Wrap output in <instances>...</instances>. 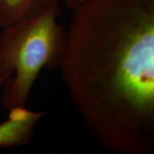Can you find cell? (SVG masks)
Wrapping results in <instances>:
<instances>
[{"instance_id":"6da1fadb","label":"cell","mask_w":154,"mask_h":154,"mask_svg":"<svg viewBox=\"0 0 154 154\" xmlns=\"http://www.w3.org/2000/svg\"><path fill=\"white\" fill-rule=\"evenodd\" d=\"M59 67L83 123L117 154L154 153V0L72 9Z\"/></svg>"},{"instance_id":"5b68a950","label":"cell","mask_w":154,"mask_h":154,"mask_svg":"<svg viewBox=\"0 0 154 154\" xmlns=\"http://www.w3.org/2000/svg\"><path fill=\"white\" fill-rule=\"evenodd\" d=\"M65 4H66V7L72 10L75 7H78L79 5H80L81 4L86 1V0H64Z\"/></svg>"},{"instance_id":"8992f818","label":"cell","mask_w":154,"mask_h":154,"mask_svg":"<svg viewBox=\"0 0 154 154\" xmlns=\"http://www.w3.org/2000/svg\"><path fill=\"white\" fill-rule=\"evenodd\" d=\"M9 78L8 75L2 74V73L0 72V87L2 86L4 84H5V82H7V80Z\"/></svg>"},{"instance_id":"277c9868","label":"cell","mask_w":154,"mask_h":154,"mask_svg":"<svg viewBox=\"0 0 154 154\" xmlns=\"http://www.w3.org/2000/svg\"><path fill=\"white\" fill-rule=\"evenodd\" d=\"M51 10L61 11L60 0H0V26L4 27Z\"/></svg>"},{"instance_id":"7a4b0ae2","label":"cell","mask_w":154,"mask_h":154,"mask_svg":"<svg viewBox=\"0 0 154 154\" xmlns=\"http://www.w3.org/2000/svg\"><path fill=\"white\" fill-rule=\"evenodd\" d=\"M60 14L49 11L2 27L0 72L9 78L2 86V102L8 111L26 106L42 70L60 66L66 44V29L57 22Z\"/></svg>"},{"instance_id":"3957f363","label":"cell","mask_w":154,"mask_h":154,"mask_svg":"<svg viewBox=\"0 0 154 154\" xmlns=\"http://www.w3.org/2000/svg\"><path fill=\"white\" fill-rule=\"evenodd\" d=\"M9 111L7 120L0 124V149L28 145L45 113L29 110L26 106L16 107Z\"/></svg>"}]
</instances>
